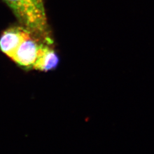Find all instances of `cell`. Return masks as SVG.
<instances>
[{
  "instance_id": "6da1fadb",
  "label": "cell",
  "mask_w": 154,
  "mask_h": 154,
  "mask_svg": "<svg viewBox=\"0 0 154 154\" xmlns=\"http://www.w3.org/2000/svg\"><path fill=\"white\" fill-rule=\"evenodd\" d=\"M22 26L51 42L43 0H4Z\"/></svg>"
},
{
  "instance_id": "7a4b0ae2",
  "label": "cell",
  "mask_w": 154,
  "mask_h": 154,
  "mask_svg": "<svg viewBox=\"0 0 154 154\" xmlns=\"http://www.w3.org/2000/svg\"><path fill=\"white\" fill-rule=\"evenodd\" d=\"M33 33L23 26L9 28L0 37V49L11 59L23 41L32 36Z\"/></svg>"
},
{
  "instance_id": "3957f363",
  "label": "cell",
  "mask_w": 154,
  "mask_h": 154,
  "mask_svg": "<svg viewBox=\"0 0 154 154\" xmlns=\"http://www.w3.org/2000/svg\"><path fill=\"white\" fill-rule=\"evenodd\" d=\"M42 43H39L33 35L23 41L17 48L11 60L19 66L32 68L38 55Z\"/></svg>"
},
{
  "instance_id": "277c9868",
  "label": "cell",
  "mask_w": 154,
  "mask_h": 154,
  "mask_svg": "<svg viewBox=\"0 0 154 154\" xmlns=\"http://www.w3.org/2000/svg\"><path fill=\"white\" fill-rule=\"evenodd\" d=\"M51 43H42L38 55L33 65V69L40 72H48L54 69L58 64L59 58L55 50L50 46Z\"/></svg>"
}]
</instances>
